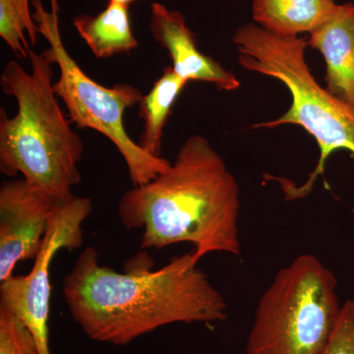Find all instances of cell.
I'll list each match as a JSON object with an SVG mask.
<instances>
[{
  "label": "cell",
  "mask_w": 354,
  "mask_h": 354,
  "mask_svg": "<svg viewBox=\"0 0 354 354\" xmlns=\"http://www.w3.org/2000/svg\"><path fill=\"white\" fill-rule=\"evenodd\" d=\"M337 288L311 254L281 268L258 301L246 354H322L341 316Z\"/></svg>",
  "instance_id": "5b68a950"
},
{
  "label": "cell",
  "mask_w": 354,
  "mask_h": 354,
  "mask_svg": "<svg viewBox=\"0 0 354 354\" xmlns=\"http://www.w3.org/2000/svg\"><path fill=\"white\" fill-rule=\"evenodd\" d=\"M189 83L177 75L171 66L153 84L150 92L140 100L139 116L144 122L139 146L156 158H162V137L172 106L181 91Z\"/></svg>",
  "instance_id": "4fadbf2b"
},
{
  "label": "cell",
  "mask_w": 354,
  "mask_h": 354,
  "mask_svg": "<svg viewBox=\"0 0 354 354\" xmlns=\"http://www.w3.org/2000/svg\"><path fill=\"white\" fill-rule=\"evenodd\" d=\"M0 354H37L31 333L6 309L0 308Z\"/></svg>",
  "instance_id": "9a60e30c"
},
{
  "label": "cell",
  "mask_w": 354,
  "mask_h": 354,
  "mask_svg": "<svg viewBox=\"0 0 354 354\" xmlns=\"http://www.w3.org/2000/svg\"><path fill=\"white\" fill-rule=\"evenodd\" d=\"M50 9L41 0H32V18L39 35L48 43L43 55L57 64L59 77L53 83L57 97L66 106L70 121L79 128H90L106 136L127 162L133 186L150 183L169 169L171 162L146 153L128 136L124 113L139 104L141 91L129 84H115L108 88L95 82L70 55L65 48L59 22V0H48Z\"/></svg>",
  "instance_id": "8992f818"
},
{
  "label": "cell",
  "mask_w": 354,
  "mask_h": 354,
  "mask_svg": "<svg viewBox=\"0 0 354 354\" xmlns=\"http://www.w3.org/2000/svg\"><path fill=\"white\" fill-rule=\"evenodd\" d=\"M73 25L97 58L127 55L138 48L133 35L129 7L108 2L106 8L95 15H77Z\"/></svg>",
  "instance_id": "7c38bea8"
},
{
  "label": "cell",
  "mask_w": 354,
  "mask_h": 354,
  "mask_svg": "<svg viewBox=\"0 0 354 354\" xmlns=\"http://www.w3.org/2000/svg\"><path fill=\"white\" fill-rule=\"evenodd\" d=\"M39 35L29 0H0V37L17 57L28 58Z\"/></svg>",
  "instance_id": "5bb4252c"
},
{
  "label": "cell",
  "mask_w": 354,
  "mask_h": 354,
  "mask_svg": "<svg viewBox=\"0 0 354 354\" xmlns=\"http://www.w3.org/2000/svg\"><path fill=\"white\" fill-rule=\"evenodd\" d=\"M150 30L156 41L169 53L172 69L184 80L212 84L225 92L241 88L237 77L198 48L185 16L160 2L151 4Z\"/></svg>",
  "instance_id": "9c48e42d"
},
{
  "label": "cell",
  "mask_w": 354,
  "mask_h": 354,
  "mask_svg": "<svg viewBox=\"0 0 354 354\" xmlns=\"http://www.w3.org/2000/svg\"><path fill=\"white\" fill-rule=\"evenodd\" d=\"M322 354H354V300L342 304L334 334Z\"/></svg>",
  "instance_id": "2e32d148"
},
{
  "label": "cell",
  "mask_w": 354,
  "mask_h": 354,
  "mask_svg": "<svg viewBox=\"0 0 354 354\" xmlns=\"http://www.w3.org/2000/svg\"><path fill=\"white\" fill-rule=\"evenodd\" d=\"M232 43L241 66L276 79L288 88L292 97L290 109L283 115L251 128L298 125L318 144L320 158L308 180L297 189H283L288 200L304 198L323 174L333 153L346 150L354 156V109L317 82L306 62L307 39L274 34L255 23H247L237 28Z\"/></svg>",
  "instance_id": "277c9868"
},
{
  "label": "cell",
  "mask_w": 354,
  "mask_h": 354,
  "mask_svg": "<svg viewBox=\"0 0 354 354\" xmlns=\"http://www.w3.org/2000/svg\"><path fill=\"white\" fill-rule=\"evenodd\" d=\"M57 198L32 187L24 178L0 186V283L13 276L16 265L36 260L48 225L58 207Z\"/></svg>",
  "instance_id": "ba28073f"
},
{
  "label": "cell",
  "mask_w": 354,
  "mask_h": 354,
  "mask_svg": "<svg viewBox=\"0 0 354 354\" xmlns=\"http://www.w3.org/2000/svg\"><path fill=\"white\" fill-rule=\"evenodd\" d=\"M28 58L31 71L11 60L0 76L4 94L17 102L13 118L0 109V171L10 177L21 174L32 187L68 202L81 181L83 141L60 108L53 64L32 48Z\"/></svg>",
  "instance_id": "3957f363"
},
{
  "label": "cell",
  "mask_w": 354,
  "mask_h": 354,
  "mask_svg": "<svg viewBox=\"0 0 354 354\" xmlns=\"http://www.w3.org/2000/svg\"><path fill=\"white\" fill-rule=\"evenodd\" d=\"M136 1H138V0H108V2H113V3L121 4V6L127 7H129Z\"/></svg>",
  "instance_id": "e0dca14e"
},
{
  "label": "cell",
  "mask_w": 354,
  "mask_h": 354,
  "mask_svg": "<svg viewBox=\"0 0 354 354\" xmlns=\"http://www.w3.org/2000/svg\"><path fill=\"white\" fill-rule=\"evenodd\" d=\"M308 36V46L325 59V88L354 109V4H339Z\"/></svg>",
  "instance_id": "30bf717a"
},
{
  "label": "cell",
  "mask_w": 354,
  "mask_h": 354,
  "mask_svg": "<svg viewBox=\"0 0 354 354\" xmlns=\"http://www.w3.org/2000/svg\"><path fill=\"white\" fill-rule=\"evenodd\" d=\"M241 191L208 139H186L169 169L121 197L118 216L127 230H143L141 248L191 243L200 261L209 253L241 255Z\"/></svg>",
  "instance_id": "7a4b0ae2"
},
{
  "label": "cell",
  "mask_w": 354,
  "mask_h": 354,
  "mask_svg": "<svg viewBox=\"0 0 354 354\" xmlns=\"http://www.w3.org/2000/svg\"><path fill=\"white\" fill-rule=\"evenodd\" d=\"M198 263L193 250L151 271L153 260L139 254L118 272L86 247L64 277L65 302L88 339L113 346H127L172 324L223 322L227 301Z\"/></svg>",
  "instance_id": "6da1fadb"
},
{
  "label": "cell",
  "mask_w": 354,
  "mask_h": 354,
  "mask_svg": "<svg viewBox=\"0 0 354 354\" xmlns=\"http://www.w3.org/2000/svg\"><path fill=\"white\" fill-rule=\"evenodd\" d=\"M90 198L74 197L55 211L31 272L0 283V308L13 314L31 333L37 354H51L48 342L51 262L62 249L83 245V223L92 213Z\"/></svg>",
  "instance_id": "52a82bcc"
},
{
  "label": "cell",
  "mask_w": 354,
  "mask_h": 354,
  "mask_svg": "<svg viewBox=\"0 0 354 354\" xmlns=\"http://www.w3.org/2000/svg\"><path fill=\"white\" fill-rule=\"evenodd\" d=\"M334 0H252V19L283 36L310 34L337 10Z\"/></svg>",
  "instance_id": "8fae6325"
}]
</instances>
